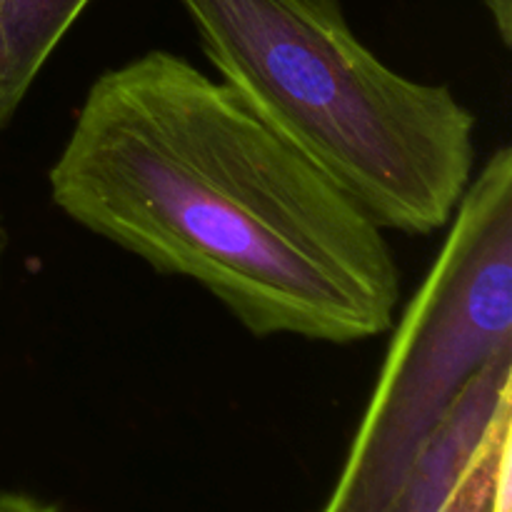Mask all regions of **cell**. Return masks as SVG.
<instances>
[{"label":"cell","instance_id":"6da1fadb","mask_svg":"<svg viewBox=\"0 0 512 512\" xmlns=\"http://www.w3.org/2000/svg\"><path fill=\"white\" fill-rule=\"evenodd\" d=\"M48 185L65 218L195 280L258 338L348 345L393 328L403 285L385 230L183 55L98 75Z\"/></svg>","mask_w":512,"mask_h":512},{"label":"cell","instance_id":"7a4b0ae2","mask_svg":"<svg viewBox=\"0 0 512 512\" xmlns=\"http://www.w3.org/2000/svg\"><path fill=\"white\" fill-rule=\"evenodd\" d=\"M220 80L383 230L445 228L475 175V115L395 73L343 0H178Z\"/></svg>","mask_w":512,"mask_h":512},{"label":"cell","instance_id":"3957f363","mask_svg":"<svg viewBox=\"0 0 512 512\" xmlns=\"http://www.w3.org/2000/svg\"><path fill=\"white\" fill-rule=\"evenodd\" d=\"M448 238L395 325L328 512H385L475 375L512 348V150L465 188Z\"/></svg>","mask_w":512,"mask_h":512},{"label":"cell","instance_id":"277c9868","mask_svg":"<svg viewBox=\"0 0 512 512\" xmlns=\"http://www.w3.org/2000/svg\"><path fill=\"white\" fill-rule=\"evenodd\" d=\"M90 0H0V130Z\"/></svg>","mask_w":512,"mask_h":512},{"label":"cell","instance_id":"5b68a950","mask_svg":"<svg viewBox=\"0 0 512 512\" xmlns=\"http://www.w3.org/2000/svg\"><path fill=\"white\" fill-rule=\"evenodd\" d=\"M480 5L488 10L505 48H512V0H480Z\"/></svg>","mask_w":512,"mask_h":512},{"label":"cell","instance_id":"8992f818","mask_svg":"<svg viewBox=\"0 0 512 512\" xmlns=\"http://www.w3.org/2000/svg\"><path fill=\"white\" fill-rule=\"evenodd\" d=\"M0 512H58L53 505L40 503L23 493H3L0 495Z\"/></svg>","mask_w":512,"mask_h":512},{"label":"cell","instance_id":"52a82bcc","mask_svg":"<svg viewBox=\"0 0 512 512\" xmlns=\"http://www.w3.org/2000/svg\"><path fill=\"white\" fill-rule=\"evenodd\" d=\"M3 250H5V235H3V228H0V263H3Z\"/></svg>","mask_w":512,"mask_h":512}]
</instances>
